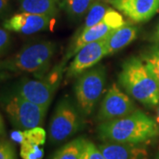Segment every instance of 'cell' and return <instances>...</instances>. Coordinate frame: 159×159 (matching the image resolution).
I'll return each instance as SVG.
<instances>
[{"label":"cell","mask_w":159,"mask_h":159,"mask_svg":"<svg viewBox=\"0 0 159 159\" xmlns=\"http://www.w3.org/2000/svg\"><path fill=\"white\" fill-rule=\"evenodd\" d=\"M97 134L102 142L142 144L159 136V125L148 115L136 110L125 117L100 123Z\"/></svg>","instance_id":"cell-1"},{"label":"cell","mask_w":159,"mask_h":159,"mask_svg":"<svg viewBox=\"0 0 159 159\" xmlns=\"http://www.w3.org/2000/svg\"><path fill=\"white\" fill-rule=\"evenodd\" d=\"M119 84L128 96L147 107L159 103V85L139 57H128L119 74Z\"/></svg>","instance_id":"cell-2"},{"label":"cell","mask_w":159,"mask_h":159,"mask_svg":"<svg viewBox=\"0 0 159 159\" xmlns=\"http://www.w3.org/2000/svg\"><path fill=\"white\" fill-rule=\"evenodd\" d=\"M57 51L53 41H38L24 45L11 57L0 61V69L10 73L34 74L42 77L50 68L51 60Z\"/></svg>","instance_id":"cell-3"},{"label":"cell","mask_w":159,"mask_h":159,"mask_svg":"<svg viewBox=\"0 0 159 159\" xmlns=\"http://www.w3.org/2000/svg\"><path fill=\"white\" fill-rule=\"evenodd\" d=\"M106 68L97 65L77 76L74 84L76 104L84 117L90 116L105 90Z\"/></svg>","instance_id":"cell-4"},{"label":"cell","mask_w":159,"mask_h":159,"mask_svg":"<svg viewBox=\"0 0 159 159\" xmlns=\"http://www.w3.org/2000/svg\"><path fill=\"white\" fill-rule=\"evenodd\" d=\"M66 63L62 60L51 69L50 73H46L42 77H37L36 79H23L18 84L16 93L30 102L49 109L62 80Z\"/></svg>","instance_id":"cell-5"},{"label":"cell","mask_w":159,"mask_h":159,"mask_svg":"<svg viewBox=\"0 0 159 159\" xmlns=\"http://www.w3.org/2000/svg\"><path fill=\"white\" fill-rule=\"evenodd\" d=\"M83 115L76 102L68 97L57 104L49 125V139L52 144H59L74 136L83 126Z\"/></svg>","instance_id":"cell-6"},{"label":"cell","mask_w":159,"mask_h":159,"mask_svg":"<svg viewBox=\"0 0 159 159\" xmlns=\"http://www.w3.org/2000/svg\"><path fill=\"white\" fill-rule=\"evenodd\" d=\"M5 110L11 125L27 130L43 124L48 109L30 102L15 93L6 99Z\"/></svg>","instance_id":"cell-7"},{"label":"cell","mask_w":159,"mask_h":159,"mask_svg":"<svg viewBox=\"0 0 159 159\" xmlns=\"http://www.w3.org/2000/svg\"><path fill=\"white\" fill-rule=\"evenodd\" d=\"M136 111V107L128 95L112 83L105 93L97 112V120L102 123L125 117Z\"/></svg>","instance_id":"cell-8"},{"label":"cell","mask_w":159,"mask_h":159,"mask_svg":"<svg viewBox=\"0 0 159 159\" xmlns=\"http://www.w3.org/2000/svg\"><path fill=\"white\" fill-rule=\"evenodd\" d=\"M106 37L83 46L74 55L66 71L67 78L79 76L87 70L97 66L103 57L108 56Z\"/></svg>","instance_id":"cell-9"},{"label":"cell","mask_w":159,"mask_h":159,"mask_svg":"<svg viewBox=\"0 0 159 159\" xmlns=\"http://www.w3.org/2000/svg\"><path fill=\"white\" fill-rule=\"evenodd\" d=\"M52 17L20 11L4 21V28L8 31L22 34H34L49 29Z\"/></svg>","instance_id":"cell-10"},{"label":"cell","mask_w":159,"mask_h":159,"mask_svg":"<svg viewBox=\"0 0 159 159\" xmlns=\"http://www.w3.org/2000/svg\"><path fill=\"white\" fill-rule=\"evenodd\" d=\"M110 4L133 22H147L159 11V0H111Z\"/></svg>","instance_id":"cell-11"},{"label":"cell","mask_w":159,"mask_h":159,"mask_svg":"<svg viewBox=\"0 0 159 159\" xmlns=\"http://www.w3.org/2000/svg\"><path fill=\"white\" fill-rule=\"evenodd\" d=\"M112 30L114 29L104 20H102L101 22L91 28L80 30L78 34L73 40V43L70 45V48L66 52V55L64 57L63 60L66 62L70 57L74 56L83 46L105 38Z\"/></svg>","instance_id":"cell-12"},{"label":"cell","mask_w":159,"mask_h":159,"mask_svg":"<svg viewBox=\"0 0 159 159\" xmlns=\"http://www.w3.org/2000/svg\"><path fill=\"white\" fill-rule=\"evenodd\" d=\"M98 148L106 159H148V152L141 144L103 142Z\"/></svg>","instance_id":"cell-13"},{"label":"cell","mask_w":159,"mask_h":159,"mask_svg":"<svg viewBox=\"0 0 159 159\" xmlns=\"http://www.w3.org/2000/svg\"><path fill=\"white\" fill-rule=\"evenodd\" d=\"M138 28L130 22H125L123 26L112 30L107 35L108 55H113L123 50L137 38Z\"/></svg>","instance_id":"cell-14"},{"label":"cell","mask_w":159,"mask_h":159,"mask_svg":"<svg viewBox=\"0 0 159 159\" xmlns=\"http://www.w3.org/2000/svg\"><path fill=\"white\" fill-rule=\"evenodd\" d=\"M20 11L55 17L62 0H18Z\"/></svg>","instance_id":"cell-15"},{"label":"cell","mask_w":159,"mask_h":159,"mask_svg":"<svg viewBox=\"0 0 159 159\" xmlns=\"http://www.w3.org/2000/svg\"><path fill=\"white\" fill-rule=\"evenodd\" d=\"M94 1L95 0H62L61 7L71 20L78 21L87 14Z\"/></svg>","instance_id":"cell-16"},{"label":"cell","mask_w":159,"mask_h":159,"mask_svg":"<svg viewBox=\"0 0 159 159\" xmlns=\"http://www.w3.org/2000/svg\"><path fill=\"white\" fill-rule=\"evenodd\" d=\"M87 140L76 138L66 143L54 154L52 159H80L84 151Z\"/></svg>","instance_id":"cell-17"},{"label":"cell","mask_w":159,"mask_h":159,"mask_svg":"<svg viewBox=\"0 0 159 159\" xmlns=\"http://www.w3.org/2000/svg\"><path fill=\"white\" fill-rule=\"evenodd\" d=\"M110 8L108 3L102 0H95L86 14L85 21L80 30L91 28L101 22Z\"/></svg>","instance_id":"cell-18"},{"label":"cell","mask_w":159,"mask_h":159,"mask_svg":"<svg viewBox=\"0 0 159 159\" xmlns=\"http://www.w3.org/2000/svg\"><path fill=\"white\" fill-rule=\"evenodd\" d=\"M141 58L159 85V44L148 47L142 52Z\"/></svg>","instance_id":"cell-19"},{"label":"cell","mask_w":159,"mask_h":159,"mask_svg":"<svg viewBox=\"0 0 159 159\" xmlns=\"http://www.w3.org/2000/svg\"><path fill=\"white\" fill-rule=\"evenodd\" d=\"M20 155L22 159H43L44 151L39 145L25 141L20 145Z\"/></svg>","instance_id":"cell-20"},{"label":"cell","mask_w":159,"mask_h":159,"mask_svg":"<svg viewBox=\"0 0 159 159\" xmlns=\"http://www.w3.org/2000/svg\"><path fill=\"white\" fill-rule=\"evenodd\" d=\"M23 131L25 134V141L39 146H42L45 143L47 135L45 130L43 127L36 126Z\"/></svg>","instance_id":"cell-21"},{"label":"cell","mask_w":159,"mask_h":159,"mask_svg":"<svg viewBox=\"0 0 159 159\" xmlns=\"http://www.w3.org/2000/svg\"><path fill=\"white\" fill-rule=\"evenodd\" d=\"M0 159H17L12 142L6 139H0Z\"/></svg>","instance_id":"cell-22"},{"label":"cell","mask_w":159,"mask_h":159,"mask_svg":"<svg viewBox=\"0 0 159 159\" xmlns=\"http://www.w3.org/2000/svg\"><path fill=\"white\" fill-rule=\"evenodd\" d=\"M80 159H106L102 155L99 148L93 142L87 140L84 151Z\"/></svg>","instance_id":"cell-23"},{"label":"cell","mask_w":159,"mask_h":159,"mask_svg":"<svg viewBox=\"0 0 159 159\" xmlns=\"http://www.w3.org/2000/svg\"><path fill=\"white\" fill-rule=\"evenodd\" d=\"M11 43V37L10 31L5 28H0V57L6 54L10 48Z\"/></svg>","instance_id":"cell-24"},{"label":"cell","mask_w":159,"mask_h":159,"mask_svg":"<svg viewBox=\"0 0 159 159\" xmlns=\"http://www.w3.org/2000/svg\"><path fill=\"white\" fill-rule=\"evenodd\" d=\"M10 138H11V140L13 142H15V143H18V144L21 145L23 142H25V134H24V131L20 130V129H18V130H15V131H12V132L11 133V134H10Z\"/></svg>","instance_id":"cell-25"},{"label":"cell","mask_w":159,"mask_h":159,"mask_svg":"<svg viewBox=\"0 0 159 159\" xmlns=\"http://www.w3.org/2000/svg\"><path fill=\"white\" fill-rule=\"evenodd\" d=\"M11 0H0V18L6 16L11 9Z\"/></svg>","instance_id":"cell-26"},{"label":"cell","mask_w":159,"mask_h":159,"mask_svg":"<svg viewBox=\"0 0 159 159\" xmlns=\"http://www.w3.org/2000/svg\"><path fill=\"white\" fill-rule=\"evenodd\" d=\"M150 40L151 42H153L154 43L159 44V21L156 27V29H154V32L150 36Z\"/></svg>","instance_id":"cell-27"},{"label":"cell","mask_w":159,"mask_h":159,"mask_svg":"<svg viewBox=\"0 0 159 159\" xmlns=\"http://www.w3.org/2000/svg\"><path fill=\"white\" fill-rule=\"evenodd\" d=\"M11 73L6 71V70H3V69H0V84L5 81L7 79H9L11 76Z\"/></svg>","instance_id":"cell-28"},{"label":"cell","mask_w":159,"mask_h":159,"mask_svg":"<svg viewBox=\"0 0 159 159\" xmlns=\"http://www.w3.org/2000/svg\"><path fill=\"white\" fill-rule=\"evenodd\" d=\"M6 133V125H5V121L2 117V115L0 114V136L4 135Z\"/></svg>","instance_id":"cell-29"},{"label":"cell","mask_w":159,"mask_h":159,"mask_svg":"<svg viewBox=\"0 0 159 159\" xmlns=\"http://www.w3.org/2000/svg\"><path fill=\"white\" fill-rule=\"evenodd\" d=\"M156 121L159 125V103L157 105V119H156Z\"/></svg>","instance_id":"cell-30"},{"label":"cell","mask_w":159,"mask_h":159,"mask_svg":"<svg viewBox=\"0 0 159 159\" xmlns=\"http://www.w3.org/2000/svg\"><path fill=\"white\" fill-rule=\"evenodd\" d=\"M102 1H103V2H106V3H110L111 0H102Z\"/></svg>","instance_id":"cell-31"},{"label":"cell","mask_w":159,"mask_h":159,"mask_svg":"<svg viewBox=\"0 0 159 159\" xmlns=\"http://www.w3.org/2000/svg\"><path fill=\"white\" fill-rule=\"evenodd\" d=\"M156 159H159V153H158V155L157 156V157H156Z\"/></svg>","instance_id":"cell-32"}]
</instances>
